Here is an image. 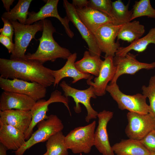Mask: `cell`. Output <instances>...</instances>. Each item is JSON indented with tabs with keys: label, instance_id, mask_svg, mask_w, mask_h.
Here are the masks:
<instances>
[{
	"label": "cell",
	"instance_id": "24",
	"mask_svg": "<svg viewBox=\"0 0 155 155\" xmlns=\"http://www.w3.org/2000/svg\"><path fill=\"white\" fill-rule=\"evenodd\" d=\"M145 32L144 26L138 21L129 22L122 24L117 36V40H121L131 43L140 38Z\"/></svg>",
	"mask_w": 155,
	"mask_h": 155
},
{
	"label": "cell",
	"instance_id": "10",
	"mask_svg": "<svg viewBox=\"0 0 155 155\" xmlns=\"http://www.w3.org/2000/svg\"><path fill=\"white\" fill-rule=\"evenodd\" d=\"M0 87L3 91L28 96L36 102L45 97L47 92L46 88L38 83L0 77Z\"/></svg>",
	"mask_w": 155,
	"mask_h": 155
},
{
	"label": "cell",
	"instance_id": "39",
	"mask_svg": "<svg viewBox=\"0 0 155 155\" xmlns=\"http://www.w3.org/2000/svg\"><path fill=\"white\" fill-rule=\"evenodd\" d=\"M150 155H155V152L150 153Z\"/></svg>",
	"mask_w": 155,
	"mask_h": 155
},
{
	"label": "cell",
	"instance_id": "28",
	"mask_svg": "<svg viewBox=\"0 0 155 155\" xmlns=\"http://www.w3.org/2000/svg\"><path fill=\"white\" fill-rule=\"evenodd\" d=\"M129 2L125 5L121 0L112 2V13L116 25H122L131 21L132 11L129 9Z\"/></svg>",
	"mask_w": 155,
	"mask_h": 155
},
{
	"label": "cell",
	"instance_id": "14",
	"mask_svg": "<svg viewBox=\"0 0 155 155\" xmlns=\"http://www.w3.org/2000/svg\"><path fill=\"white\" fill-rule=\"evenodd\" d=\"M113 112L104 110L98 113V125L95 131L94 146L102 155H115L109 140L108 123L113 118Z\"/></svg>",
	"mask_w": 155,
	"mask_h": 155
},
{
	"label": "cell",
	"instance_id": "7",
	"mask_svg": "<svg viewBox=\"0 0 155 155\" xmlns=\"http://www.w3.org/2000/svg\"><path fill=\"white\" fill-rule=\"evenodd\" d=\"M60 86L64 92L65 96L67 98L68 97H71L73 99L75 102L74 110L76 113H79L81 111L79 104L81 103L85 106L87 112L85 118L87 122L88 123L91 120L97 118L98 113L93 108L90 103L91 98H96L92 86H90L88 88L85 90H78L69 86L65 81L61 83Z\"/></svg>",
	"mask_w": 155,
	"mask_h": 155
},
{
	"label": "cell",
	"instance_id": "5",
	"mask_svg": "<svg viewBox=\"0 0 155 155\" xmlns=\"http://www.w3.org/2000/svg\"><path fill=\"white\" fill-rule=\"evenodd\" d=\"M37 127V129L32 133L30 138L14 152L15 155H23L27 150L34 145L47 141L52 135L62 131L64 125L57 115L51 114L47 119L39 122Z\"/></svg>",
	"mask_w": 155,
	"mask_h": 155
},
{
	"label": "cell",
	"instance_id": "8",
	"mask_svg": "<svg viewBox=\"0 0 155 155\" xmlns=\"http://www.w3.org/2000/svg\"><path fill=\"white\" fill-rule=\"evenodd\" d=\"M54 102L63 103L68 110L70 115H71L69 106L68 98L63 95L62 92L58 90H55L53 91L47 100L42 99L38 100L36 102L30 111L32 121L28 130L24 134L26 140L30 138L33 133V130L35 126L40 121L48 118L46 113L49 110V106L51 104Z\"/></svg>",
	"mask_w": 155,
	"mask_h": 155
},
{
	"label": "cell",
	"instance_id": "29",
	"mask_svg": "<svg viewBox=\"0 0 155 155\" xmlns=\"http://www.w3.org/2000/svg\"><path fill=\"white\" fill-rule=\"evenodd\" d=\"M132 10L131 21L142 16L155 18V9L151 5L150 0H140L135 1Z\"/></svg>",
	"mask_w": 155,
	"mask_h": 155
},
{
	"label": "cell",
	"instance_id": "6",
	"mask_svg": "<svg viewBox=\"0 0 155 155\" xmlns=\"http://www.w3.org/2000/svg\"><path fill=\"white\" fill-rule=\"evenodd\" d=\"M106 91L117 102L120 109L140 114L149 113V107L146 102L147 98L143 94H125L120 90L117 82L110 83L107 87Z\"/></svg>",
	"mask_w": 155,
	"mask_h": 155
},
{
	"label": "cell",
	"instance_id": "1",
	"mask_svg": "<svg viewBox=\"0 0 155 155\" xmlns=\"http://www.w3.org/2000/svg\"><path fill=\"white\" fill-rule=\"evenodd\" d=\"M0 77L38 83L46 88L53 84V70L34 60L0 59Z\"/></svg>",
	"mask_w": 155,
	"mask_h": 155
},
{
	"label": "cell",
	"instance_id": "17",
	"mask_svg": "<svg viewBox=\"0 0 155 155\" xmlns=\"http://www.w3.org/2000/svg\"><path fill=\"white\" fill-rule=\"evenodd\" d=\"M36 102L28 96L3 91L0 97V111L15 109L30 111Z\"/></svg>",
	"mask_w": 155,
	"mask_h": 155
},
{
	"label": "cell",
	"instance_id": "37",
	"mask_svg": "<svg viewBox=\"0 0 155 155\" xmlns=\"http://www.w3.org/2000/svg\"><path fill=\"white\" fill-rule=\"evenodd\" d=\"M7 148L2 144L0 143V155H7Z\"/></svg>",
	"mask_w": 155,
	"mask_h": 155
},
{
	"label": "cell",
	"instance_id": "30",
	"mask_svg": "<svg viewBox=\"0 0 155 155\" xmlns=\"http://www.w3.org/2000/svg\"><path fill=\"white\" fill-rule=\"evenodd\" d=\"M142 94L149 99V113L152 114L155 118V75L152 76L149 84L142 86Z\"/></svg>",
	"mask_w": 155,
	"mask_h": 155
},
{
	"label": "cell",
	"instance_id": "16",
	"mask_svg": "<svg viewBox=\"0 0 155 155\" xmlns=\"http://www.w3.org/2000/svg\"><path fill=\"white\" fill-rule=\"evenodd\" d=\"M113 57H105L99 75L94 79L93 82L92 81L93 78L92 75L87 80V84L93 87L96 96H102L106 94L108 83L112 81L115 75L116 68L114 63Z\"/></svg>",
	"mask_w": 155,
	"mask_h": 155
},
{
	"label": "cell",
	"instance_id": "35",
	"mask_svg": "<svg viewBox=\"0 0 155 155\" xmlns=\"http://www.w3.org/2000/svg\"><path fill=\"white\" fill-rule=\"evenodd\" d=\"M88 0H73L72 3L76 9H80L87 7Z\"/></svg>",
	"mask_w": 155,
	"mask_h": 155
},
{
	"label": "cell",
	"instance_id": "22",
	"mask_svg": "<svg viewBox=\"0 0 155 155\" xmlns=\"http://www.w3.org/2000/svg\"><path fill=\"white\" fill-rule=\"evenodd\" d=\"M116 155H150V152L139 140L129 138L123 140L112 146Z\"/></svg>",
	"mask_w": 155,
	"mask_h": 155
},
{
	"label": "cell",
	"instance_id": "31",
	"mask_svg": "<svg viewBox=\"0 0 155 155\" xmlns=\"http://www.w3.org/2000/svg\"><path fill=\"white\" fill-rule=\"evenodd\" d=\"M112 3L111 0H88L87 7L104 13L114 19Z\"/></svg>",
	"mask_w": 155,
	"mask_h": 155
},
{
	"label": "cell",
	"instance_id": "19",
	"mask_svg": "<svg viewBox=\"0 0 155 155\" xmlns=\"http://www.w3.org/2000/svg\"><path fill=\"white\" fill-rule=\"evenodd\" d=\"M32 121L30 111L12 109L0 111V122L11 126L25 134Z\"/></svg>",
	"mask_w": 155,
	"mask_h": 155
},
{
	"label": "cell",
	"instance_id": "2",
	"mask_svg": "<svg viewBox=\"0 0 155 155\" xmlns=\"http://www.w3.org/2000/svg\"><path fill=\"white\" fill-rule=\"evenodd\" d=\"M42 21L43 30L42 35L38 39V46L34 53L26 54V59L36 61L42 64L48 61L54 62L58 58L67 59L72 53L55 41L53 34L56 31L51 21L46 19Z\"/></svg>",
	"mask_w": 155,
	"mask_h": 155
},
{
	"label": "cell",
	"instance_id": "34",
	"mask_svg": "<svg viewBox=\"0 0 155 155\" xmlns=\"http://www.w3.org/2000/svg\"><path fill=\"white\" fill-rule=\"evenodd\" d=\"M0 42L7 49L9 53H12L14 51V44L8 37L0 34Z\"/></svg>",
	"mask_w": 155,
	"mask_h": 155
},
{
	"label": "cell",
	"instance_id": "21",
	"mask_svg": "<svg viewBox=\"0 0 155 155\" xmlns=\"http://www.w3.org/2000/svg\"><path fill=\"white\" fill-rule=\"evenodd\" d=\"M26 140L24 133L11 126L0 122V143L8 150H18Z\"/></svg>",
	"mask_w": 155,
	"mask_h": 155
},
{
	"label": "cell",
	"instance_id": "11",
	"mask_svg": "<svg viewBox=\"0 0 155 155\" xmlns=\"http://www.w3.org/2000/svg\"><path fill=\"white\" fill-rule=\"evenodd\" d=\"M122 25L112 23L106 24L98 28L94 34L98 46L105 57H114L120 47L118 42L115 41L119 30Z\"/></svg>",
	"mask_w": 155,
	"mask_h": 155
},
{
	"label": "cell",
	"instance_id": "25",
	"mask_svg": "<svg viewBox=\"0 0 155 155\" xmlns=\"http://www.w3.org/2000/svg\"><path fill=\"white\" fill-rule=\"evenodd\" d=\"M151 43L155 45V27L151 29L145 36L133 41L128 46L120 47L115 55L123 56L132 50L138 53L142 52Z\"/></svg>",
	"mask_w": 155,
	"mask_h": 155
},
{
	"label": "cell",
	"instance_id": "20",
	"mask_svg": "<svg viewBox=\"0 0 155 155\" xmlns=\"http://www.w3.org/2000/svg\"><path fill=\"white\" fill-rule=\"evenodd\" d=\"M77 57V54L75 53L72 54L67 59L65 65L61 69L53 70L55 81L53 86H57L60 81L65 78L70 77L72 78V83H75L83 79L87 80L92 75L86 74L80 72L76 68L75 63Z\"/></svg>",
	"mask_w": 155,
	"mask_h": 155
},
{
	"label": "cell",
	"instance_id": "18",
	"mask_svg": "<svg viewBox=\"0 0 155 155\" xmlns=\"http://www.w3.org/2000/svg\"><path fill=\"white\" fill-rule=\"evenodd\" d=\"M76 9L80 20L94 34L98 28L103 25L109 23L116 24L114 19L96 9L87 7Z\"/></svg>",
	"mask_w": 155,
	"mask_h": 155
},
{
	"label": "cell",
	"instance_id": "3",
	"mask_svg": "<svg viewBox=\"0 0 155 155\" xmlns=\"http://www.w3.org/2000/svg\"><path fill=\"white\" fill-rule=\"evenodd\" d=\"M14 29V48L10 59H26L27 48L32 39L38 31H42L43 21L28 25L20 23L17 21H9Z\"/></svg>",
	"mask_w": 155,
	"mask_h": 155
},
{
	"label": "cell",
	"instance_id": "12",
	"mask_svg": "<svg viewBox=\"0 0 155 155\" xmlns=\"http://www.w3.org/2000/svg\"><path fill=\"white\" fill-rule=\"evenodd\" d=\"M63 7L66 16L76 27L82 38L87 43L90 54L93 56H100L102 52L97 44L94 34L91 32L79 18L74 6L67 0H64Z\"/></svg>",
	"mask_w": 155,
	"mask_h": 155
},
{
	"label": "cell",
	"instance_id": "13",
	"mask_svg": "<svg viewBox=\"0 0 155 155\" xmlns=\"http://www.w3.org/2000/svg\"><path fill=\"white\" fill-rule=\"evenodd\" d=\"M136 56L130 52L123 56H115L113 62L116 71L110 83L117 82L119 77L123 74L133 75L141 69L149 70L155 67V62L150 63L141 62L137 59Z\"/></svg>",
	"mask_w": 155,
	"mask_h": 155
},
{
	"label": "cell",
	"instance_id": "36",
	"mask_svg": "<svg viewBox=\"0 0 155 155\" xmlns=\"http://www.w3.org/2000/svg\"><path fill=\"white\" fill-rule=\"evenodd\" d=\"M3 6L6 12H9L10 10V7L15 0H2Z\"/></svg>",
	"mask_w": 155,
	"mask_h": 155
},
{
	"label": "cell",
	"instance_id": "27",
	"mask_svg": "<svg viewBox=\"0 0 155 155\" xmlns=\"http://www.w3.org/2000/svg\"><path fill=\"white\" fill-rule=\"evenodd\" d=\"M46 147L48 155H68L65 136L62 131L51 137L47 141Z\"/></svg>",
	"mask_w": 155,
	"mask_h": 155
},
{
	"label": "cell",
	"instance_id": "26",
	"mask_svg": "<svg viewBox=\"0 0 155 155\" xmlns=\"http://www.w3.org/2000/svg\"><path fill=\"white\" fill-rule=\"evenodd\" d=\"M32 0H19L16 5L9 12L3 13L1 16L9 21L18 20L20 23L25 24L28 15Z\"/></svg>",
	"mask_w": 155,
	"mask_h": 155
},
{
	"label": "cell",
	"instance_id": "33",
	"mask_svg": "<svg viewBox=\"0 0 155 155\" xmlns=\"http://www.w3.org/2000/svg\"><path fill=\"white\" fill-rule=\"evenodd\" d=\"M4 25L3 28L0 29L1 34L9 38L13 42L12 38L14 32L13 27L8 20L1 17Z\"/></svg>",
	"mask_w": 155,
	"mask_h": 155
},
{
	"label": "cell",
	"instance_id": "38",
	"mask_svg": "<svg viewBox=\"0 0 155 155\" xmlns=\"http://www.w3.org/2000/svg\"><path fill=\"white\" fill-rule=\"evenodd\" d=\"M42 155H48V154L47 152H46L45 153H44Z\"/></svg>",
	"mask_w": 155,
	"mask_h": 155
},
{
	"label": "cell",
	"instance_id": "9",
	"mask_svg": "<svg viewBox=\"0 0 155 155\" xmlns=\"http://www.w3.org/2000/svg\"><path fill=\"white\" fill-rule=\"evenodd\" d=\"M127 117L128 123L125 131L129 138L140 140L155 129V118L150 113L129 112Z\"/></svg>",
	"mask_w": 155,
	"mask_h": 155
},
{
	"label": "cell",
	"instance_id": "23",
	"mask_svg": "<svg viewBox=\"0 0 155 155\" xmlns=\"http://www.w3.org/2000/svg\"><path fill=\"white\" fill-rule=\"evenodd\" d=\"M103 61L100 57L91 55L89 51L84 52L83 58L75 62V65L81 73L98 76Z\"/></svg>",
	"mask_w": 155,
	"mask_h": 155
},
{
	"label": "cell",
	"instance_id": "32",
	"mask_svg": "<svg viewBox=\"0 0 155 155\" xmlns=\"http://www.w3.org/2000/svg\"><path fill=\"white\" fill-rule=\"evenodd\" d=\"M139 141L150 153L155 152V129Z\"/></svg>",
	"mask_w": 155,
	"mask_h": 155
},
{
	"label": "cell",
	"instance_id": "4",
	"mask_svg": "<svg viewBox=\"0 0 155 155\" xmlns=\"http://www.w3.org/2000/svg\"><path fill=\"white\" fill-rule=\"evenodd\" d=\"M96 124L94 121L87 125L76 127L70 131L65 136L68 149L74 154L90 153L94 146Z\"/></svg>",
	"mask_w": 155,
	"mask_h": 155
},
{
	"label": "cell",
	"instance_id": "15",
	"mask_svg": "<svg viewBox=\"0 0 155 155\" xmlns=\"http://www.w3.org/2000/svg\"><path fill=\"white\" fill-rule=\"evenodd\" d=\"M59 1V0H48L38 12H29L25 24H32L47 18L54 17L58 19L63 26L68 36L71 38H73L74 34L69 28V20L66 16L62 18L58 12L57 7Z\"/></svg>",
	"mask_w": 155,
	"mask_h": 155
}]
</instances>
